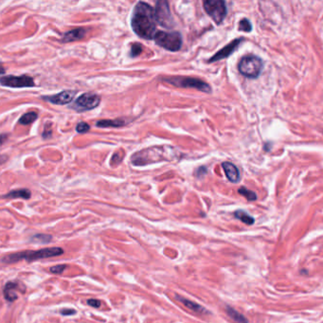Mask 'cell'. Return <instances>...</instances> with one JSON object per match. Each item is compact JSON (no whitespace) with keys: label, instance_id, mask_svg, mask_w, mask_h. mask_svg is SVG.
<instances>
[{"label":"cell","instance_id":"6da1fadb","mask_svg":"<svg viewBox=\"0 0 323 323\" xmlns=\"http://www.w3.org/2000/svg\"><path fill=\"white\" fill-rule=\"evenodd\" d=\"M131 26L138 36L145 40H152L157 33L155 11L146 2H139L133 11Z\"/></svg>","mask_w":323,"mask_h":323},{"label":"cell","instance_id":"7a4b0ae2","mask_svg":"<svg viewBox=\"0 0 323 323\" xmlns=\"http://www.w3.org/2000/svg\"><path fill=\"white\" fill-rule=\"evenodd\" d=\"M178 158V151L169 145L153 146L141 150L131 157V162L135 166H145L160 161H171Z\"/></svg>","mask_w":323,"mask_h":323},{"label":"cell","instance_id":"3957f363","mask_svg":"<svg viewBox=\"0 0 323 323\" xmlns=\"http://www.w3.org/2000/svg\"><path fill=\"white\" fill-rule=\"evenodd\" d=\"M64 253V249L55 247V248H48V249H42L39 250H25L21 252H17L7 255L2 258V263L5 264H13L17 263L21 260H26L28 262H33L36 260H42V259H49V258L57 257L61 256Z\"/></svg>","mask_w":323,"mask_h":323},{"label":"cell","instance_id":"277c9868","mask_svg":"<svg viewBox=\"0 0 323 323\" xmlns=\"http://www.w3.org/2000/svg\"><path fill=\"white\" fill-rule=\"evenodd\" d=\"M263 60L256 55H246L241 59L238 64V70L241 74L249 79L258 78L263 70Z\"/></svg>","mask_w":323,"mask_h":323},{"label":"cell","instance_id":"5b68a950","mask_svg":"<svg viewBox=\"0 0 323 323\" xmlns=\"http://www.w3.org/2000/svg\"><path fill=\"white\" fill-rule=\"evenodd\" d=\"M154 39L157 45L169 51H178L182 46V35L178 32H158Z\"/></svg>","mask_w":323,"mask_h":323},{"label":"cell","instance_id":"8992f818","mask_svg":"<svg viewBox=\"0 0 323 323\" xmlns=\"http://www.w3.org/2000/svg\"><path fill=\"white\" fill-rule=\"evenodd\" d=\"M164 81L167 83H171L177 87L183 88H195L199 91L210 93L211 87L206 82L197 79V78H191V77H171L166 78Z\"/></svg>","mask_w":323,"mask_h":323},{"label":"cell","instance_id":"52a82bcc","mask_svg":"<svg viewBox=\"0 0 323 323\" xmlns=\"http://www.w3.org/2000/svg\"><path fill=\"white\" fill-rule=\"evenodd\" d=\"M204 10L216 25H220L228 14L226 2L223 0H207L203 2Z\"/></svg>","mask_w":323,"mask_h":323},{"label":"cell","instance_id":"ba28073f","mask_svg":"<svg viewBox=\"0 0 323 323\" xmlns=\"http://www.w3.org/2000/svg\"><path fill=\"white\" fill-rule=\"evenodd\" d=\"M99 102H100V97L99 95L88 92V93L82 94L80 97H78L73 102V104L71 105V108L78 112H84V111H89L98 107Z\"/></svg>","mask_w":323,"mask_h":323},{"label":"cell","instance_id":"9c48e42d","mask_svg":"<svg viewBox=\"0 0 323 323\" xmlns=\"http://www.w3.org/2000/svg\"><path fill=\"white\" fill-rule=\"evenodd\" d=\"M154 11L157 23L166 29H172L174 27V19L167 1H158Z\"/></svg>","mask_w":323,"mask_h":323},{"label":"cell","instance_id":"30bf717a","mask_svg":"<svg viewBox=\"0 0 323 323\" xmlns=\"http://www.w3.org/2000/svg\"><path fill=\"white\" fill-rule=\"evenodd\" d=\"M0 84L6 87H12V88L33 87L35 85L33 78L27 75H21V76L10 75V76L1 77Z\"/></svg>","mask_w":323,"mask_h":323},{"label":"cell","instance_id":"8fae6325","mask_svg":"<svg viewBox=\"0 0 323 323\" xmlns=\"http://www.w3.org/2000/svg\"><path fill=\"white\" fill-rule=\"evenodd\" d=\"M26 286L21 282L13 281L6 283L4 289H3V295L6 300L9 302H14L18 298V293H25Z\"/></svg>","mask_w":323,"mask_h":323},{"label":"cell","instance_id":"7c38bea8","mask_svg":"<svg viewBox=\"0 0 323 323\" xmlns=\"http://www.w3.org/2000/svg\"><path fill=\"white\" fill-rule=\"evenodd\" d=\"M244 41H245V39L243 37H241V38L235 39V40L231 42L229 45H227L222 50L216 52V54L208 60V63H213V62H217V61H221L223 59L228 58L229 56L232 55L235 50H237V49L240 46L241 43Z\"/></svg>","mask_w":323,"mask_h":323},{"label":"cell","instance_id":"4fadbf2b","mask_svg":"<svg viewBox=\"0 0 323 323\" xmlns=\"http://www.w3.org/2000/svg\"><path fill=\"white\" fill-rule=\"evenodd\" d=\"M75 95H76L75 90H65V91L60 92L56 95L43 96V99L56 105H66L73 100Z\"/></svg>","mask_w":323,"mask_h":323},{"label":"cell","instance_id":"5bb4252c","mask_svg":"<svg viewBox=\"0 0 323 323\" xmlns=\"http://www.w3.org/2000/svg\"><path fill=\"white\" fill-rule=\"evenodd\" d=\"M85 34H86V30L83 28L73 29V30H70V31L64 33L61 41L62 43H70V42L81 40L85 36Z\"/></svg>","mask_w":323,"mask_h":323},{"label":"cell","instance_id":"9a60e30c","mask_svg":"<svg viewBox=\"0 0 323 323\" xmlns=\"http://www.w3.org/2000/svg\"><path fill=\"white\" fill-rule=\"evenodd\" d=\"M222 167L224 170L227 178L232 183H238L240 181V172L238 168L231 162H223Z\"/></svg>","mask_w":323,"mask_h":323},{"label":"cell","instance_id":"2e32d148","mask_svg":"<svg viewBox=\"0 0 323 323\" xmlns=\"http://www.w3.org/2000/svg\"><path fill=\"white\" fill-rule=\"evenodd\" d=\"M175 298H176L179 302H181L184 306L187 307L188 309H190V310L195 312V313H198V314L207 313V310H206L204 307L201 306L200 304L194 302V301H191V300L188 299V298H183V297L178 296V295H175Z\"/></svg>","mask_w":323,"mask_h":323},{"label":"cell","instance_id":"e0dca14e","mask_svg":"<svg viewBox=\"0 0 323 323\" xmlns=\"http://www.w3.org/2000/svg\"><path fill=\"white\" fill-rule=\"evenodd\" d=\"M126 125L125 120L123 119H117V120H100L96 123V126L99 128H109V127H114V128H119L123 127Z\"/></svg>","mask_w":323,"mask_h":323},{"label":"cell","instance_id":"ac0fdd59","mask_svg":"<svg viewBox=\"0 0 323 323\" xmlns=\"http://www.w3.org/2000/svg\"><path fill=\"white\" fill-rule=\"evenodd\" d=\"M32 196V192L29 191L28 189H19V190H14L8 192L7 194L3 195L1 198L5 199H17L22 198L28 199L31 198Z\"/></svg>","mask_w":323,"mask_h":323},{"label":"cell","instance_id":"d6986e66","mask_svg":"<svg viewBox=\"0 0 323 323\" xmlns=\"http://www.w3.org/2000/svg\"><path fill=\"white\" fill-rule=\"evenodd\" d=\"M227 314L232 318V320H234L235 322L237 323H249V319L244 316V315L240 314L238 311H236L235 309H233L232 307L228 306L227 309Z\"/></svg>","mask_w":323,"mask_h":323},{"label":"cell","instance_id":"ffe728a7","mask_svg":"<svg viewBox=\"0 0 323 323\" xmlns=\"http://www.w3.org/2000/svg\"><path fill=\"white\" fill-rule=\"evenodd\" d=\"M234 216L236 219L240 220L243 223H245L246 225H252L254 224L255 222V219L252 217L251 216H249L248 212H246L245 210H242V209H239V210H236L234 212Z\"/></svg>","mask_w":323,"mask_h":323},{"label":"cell","instance_id":"44dd1931","mask_svg":"<svg viewBox=\"0 0 323 323\" xmlns=\"http://www.w3.org/2000/svg\"><path fill=\"white\" fill-rule=\"evenodd\" d=\"M38 118V115L35 113V112H29L27 113L25 115L21 117L18 121V123L20 125H28L33 124V122H35Z\"/></svg>","mask_w":323,"mask_h":323},{"label":"cell","instance_id":"7402d4cb","mask_svg":"<svg viewBox=\"0 0 323 323\" xmlns=\"http://www.w3.org/2000/svg\"><path fill=\"white\" fill-rule=\"evenodd\" d=\"M31 241L36 244H49L52 241V236L50 234H36Z\"/></svg>","mask_w":323,"mask_h":323},{"label":"cell","instance_id":"603a6c76","mask_svg":"<svg viewBox=\"0 0 323 323\" xmlns=\"http://www.w3.org/2000/svg\"><path fill=\"white\" fill-rule=\"evenodd\" d=\"M238 192L240 193L241 195L245 196L249 201H255L257 199V194L254 191L248 190L245 187H241L240 189L238 190Z\"/></svg>","mask_w":323,"mask_h":323},{"label":"cell","instance_id":"cb8c5ba5","mask_svg":"<svg viewBox=\"0 0 323 323\" xmlns=\"http://www.w3.org/2000/svg\"><path fill=\"white\" fill-rule=\"evenodd\" d=\"M239 31L245 33H250L252 31V25L249 19L244 18L239 22Z\"/></svg>","mask_w":323,"mask_h":323},{"label":"cell","instance_id":"d4e9b609","mask_svg":"<svg viewBox=\"0 0 323 323\" xmlns=\"http://www.w3.org/2000/svg\"><path fill=\"white\" fill-rule=\"evenodd\" d=\"M142 51V47H141V44L139 43H135L133 44L132 47H131V51H130V55L131 57H137L139 56Z\"/></svg>","mask_w":323,"mask_h":323},{"label":"cell","instance_id":"484cf974","mask_svg":"<svg viewBox=\"0 0 323 323\" xmlns=\"http://www.w3.org/2000/svg\"><path fill=\"white\" fill-rule=\"evenodd\" d=\"M90 129V126L88 124L84 123V122H81L78 125H76V131L80 134H83V133L88 132Z\"/></svg>","mask_w":323,"mask_h":323},{"label":"cell","instance_id":"4316f807","mask_svg":"<svg viewBox=\"0 0 323 323\" xmlns=\"http://www.w3.org/2000/svg\"><path fill=\"white\" fill-rule=\"evenodd\" d=\"M66 268V265H57L54 266H51L50 268V271L53 274H62Z\"/></svg>","mask_w":323,"mask_h":323},{"label":"cell","instance_id":"83f0119b","mask_svg":"<svg viewBox=\"0 0 323 323\" xmlns=\"http://www.w3.org/2000/svg\"><path fill=\"white\" fill-rule=\"evenodd\" d=\"M51 135H52L51 124L49 123V124H47V125H45V129H44V132L42 134V136H43V138H44V139H49V138L51 137Z\"/></svg>","mask_w":323,"mask_h":323},{"label":"cell","instance_id":"f1b7e54d","mask_svg":"<svg viewBox=\"0 0 323 323\" xmlns=\"http://www.w3.org/2000/svg\"><path fill=\"white\" fill-rule=\"evenodd\" d=\"M122 160H123V157L121 156V153H120V152H119V153H115V154L113 155L112 158H111V165H118V164L121 163Z\"/></svg>","mask_w":323,"mask_h":323},{"label":"cell","instance_id":"f546056e","mask_svg":"<svg viewBox=\"0 0 323 323\" xmlns=\"http://www.w3.org/2000/svg\"><path fill=\"white\" fill-rule=\"evenodd\" d=\"M87 304L89 306L94 307V308H99L101 305V302L99 301V299H95V298H90L87 300Z\"/></svg>","mask_w":323,"mask_h":323},{"label":"cell","instance_id":"4dcf8cb0","mask_svg":"<svg viewBox=\"0 0 323 323\" xmlns=\"http://www.w3.org/2000/svg\"><path fill=\"white\" fill-rule=\"evenodd\" d=\"M60 313H61V315H73L76 314V310H74V309H68V308H66V309L61 310V311H60Z\"/></svg>","mask_w":323,"mask_h":323},{"label":"cell","instance_id":"1f68e13d","mask_svg":"<svg viewBox=\"0 0 323 323\" xmlns=\"http://www.w3.org/2000/svg\"><path fill=\"white\" fill-rule=\"evenodd\" d=\"M8 139V135L7 134H2L0 135V145H2L5 141H7Z\"/></svg>","mask_w":323,"mask_h":323},{"label":"cell","instance_id":"d6a6232c","mask_svg":"<svg viewBox=\"0 0 323 323\" xmlns=\"http://www.w3.org/2000/svg\"><path fill=\"white\" fill-rule=\"evenodd\" d=\"M7 159H8V157H7V156H5V155L0 156V165H1V164H3V163H5V162L7 161Z\"/></svg>","mask_w":323,"mask_h":323},{"label":"cell","instance_id":"836d02e7","mask_svg":"<svg viewBox=\"0 0 323 323\" xmlns=\"http://www.w3.org/2000/svg\"><path fill=\"white\" fill-rule=\"evenodd\" d=\"M3 74H5V68H4V66H3V65H2L1 62H0V76Z\"/></svg>","mask_w":323,"mask_h":323}]
</instances>
